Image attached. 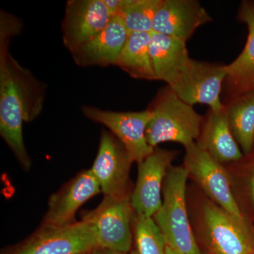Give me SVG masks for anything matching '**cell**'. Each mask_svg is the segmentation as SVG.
<instances>
[{
	"mask_svg": "<svg viewBox=\"0 0 254 254\" xmlns=\"http://www.w3.org/2000/svg\"><path fill=\"white\" fill-rule=\"evenodd\" d=\"M206 10L193 0H163L153 21L152 33L186 42L195 30L211 21Z\"/></svg>",
	"mask_w": 254,
	"mask_h": 254,
	"instance_id": "14",
	"label": "cell"
},
{
	"mask_svg": "<svg viewBox=\"0 0 254 254\" xmlns=\"http://www.w3.org/2000/svg\"><path fill=\"white\" fill-rule=\"evenodd\" d=\"M151 33H130L119 58V67L136 79L155 80L150 57Z\"/></svg>",
	"mask_w": 254,
	"mask_h": 254,
	"instance_id": "20",
	"label": "cell"
},
{
	"mask_svg": "<svg viewBox=\"0 0 254 254\" xmlns=\"http://www.w3.org/2000/svg\"><path fill=\"white\" fill-rule=\"evenodd\" d=\"M200 227L208 254H254V232L247 219L234 216L210 199L203 203Z\"/></svg>",
	"mask_w": 254,
	"mask_h": 254,
	"instance_id": "4",
	"label": "cell"
},
{
	"mask_svg": "<svg viewBox=\"0 0 254 254\" xmlns=\"http://www.w3.org/2000/svg\"><path fill=\"white\" fill-rule=\"evenodd\" d=\"M22 28L18 18L1 10L0 14V135L26 171L31 168L23 137V123L41 114L45 88L31 71L11 56L9 43Z\"/></svg>",
	"mask_w": 254,
	"mask_h": 254,
	"instance_id": "1",
	"label": "cell"
},
{
	"mask_svg": "<svg viewBox=\"0 0 254 254\" xmlns=\"http://www.w3.org/2000/svg\"><path fill=\"white\" fill-rule=\"evenodd\" d=\"M148 110L152 118L147 127L146 138L153 148L168 141L186 148L199 138L203 117L168 86L159 92Z\"/></svg>",
	"mask_w": 254,
	"mask_h": 254,
	"instance_id": "3",
	"label": "cell"
},
{
	"mask_svg": "<svg viewBox=\"0 0 254 254\" xmlns=\"http://www.w3.org/2000/svg\"><path fill=\"white\" fill-rule=\"evenodd\" d=\"M166 254H181L179 253V252H176V251L174 250L173 249L170 248V247H168V246L167 245Z\"/></svg>",
	"mask_w": 254,
	"mask_h": 254,
	"instance_id": "26",
	"label": "cell"
},
{
	"mask_svg": "<svg viewBox=\"0 0 254 254\" xmlns=\"http://www.w3.org/2000/svg\"><path fill=\"white\" fill-rule=\"evenodd\" d=\"M98 248L91 222L83 218L65 226H43L9 254H79Z\"/></svg>",
	"mask_w": 254,
	"mask_h": 254,
	"instance_id": "6",
	"label": "cell"
},
{
	"mask_svg": "<svg viewBox=\"0 0 254 254\" xmlns=\"http://www.w3.org/2000/svg\"><path fill=\"white\" fill-rule=\"evenodd\" d=\"M82 112L87 118L102 124L125 145L132 163H142L155 148L148 143L146 129L152 118L149 110L141 112L108 111L83 106Z\"/></svg>",
	"mask_w": 254,
	"mask_h": 254,
	"instance_id": "9",
	"label": "cell"
},
{
	"mask_svg": "<svg viewBox=\"0 0 254 254\" xmlns=\"http://www.w3.org/2000/svg\"><path fill=\"white\" fill-rule=\"evenodd\" d=\"M150 57L155 80L173 84L190 58L186 42L173 37L151 33Z\"/></svg>",
	"mask_w": 254,
	"mask_h": 254,
	"instance_id": "18",
	"label": "cell"
},
{
	"mask_svg": "<svg viewBox=\"0 0 254 254\" xmlns=\"http://www.w3.org/2000/svg\"><path fill=\"white\" fill-rule=\"evenodd\" d=\"M132 163L121 141L111 132L103 131L91 170L104 195L131 197L129 173Z\"/></svg>",
	"mask_w": 254,
	"mask_h": 254,
	"instance_id": "10",
	"label": "cell"
},
{
	"mask_svg": "<svg viewBox=\"0 0 254 254\" xmlns=\"http://www.w3.org/2000/svg\"><path fill=\"white\" fill-rule=\"evenodd\" d=\"M129 33L122 18L113 16L103 31L71 53V56L78 66H117Z\"/></svg>",
	"mask_w": 254,
	"mask_h": 254,
	"instance_id": "15",
	"label": "cell"
},
{
	"mask_svg": "<svg viewBox=\"0 0 254 254\" xmlns=\"http://www.w3.org/2000/svg\"><path fill=\"white\" fill-rule=\"evenodd\" d=\"M184 167L204 191L208 199L229 213L246 219L232 192L231 180L222 164L215 160L196 143L185 148Z\"/></svg>",
	"mask_w": 254,
	"mask_h": 254,
	"instance_id": "7",
	"label": "cell"
},
{
	"mask_svg": "<svg viewBox=\"0 0 254 254\" xmlns=\"http://www.w3.org/2000/svg\"><path fill=\"white\" fill-rule=\"evenodd\" d=\"M91 254V253H83V254Z\"/></svg>",
	"mask_w": 254,
	"mask_h": 254,
	"instance_id": "27",
	"label": "cell"
},
{
	"mask_svg": "<svg viewBox=\"0 0 254 254\" xmlns=\"http://www.w3.org/2000/svg\"><path fill=\"white\" fill-rule=\"evenodd\" d=\"M177 153L155 148L142 163L138 164L136 186L132 190V206L137 215L153 217L161 207L164 180Z\"/></svg>",
	"mask_w": 254,
	"mask_h": 254,
	"instance_id": "11",
	"label": "cell"
},
{
	"mask_svg": "<svg viewBox=\"0 0 254 254\" xmlns=\"http://www.w3.org/2000/svg\"><path fill=\"white\" fill-rule=\"evenodd\" d=\"M91 254H128V253L105 250V249L96 248L91 252Z\"/></svg>",
	"mask_w": 254,
	"mask_h": 254,
	"instance_id": "25",
	"label": "cell"
},
{
	"mask_svg": "<svg viewBox=\"0 0 254 254\" xmlns=\"http://www.w3.org/2000/svg\"><path fill=\"white\" fill-rule=\"evenodd\" d=\"M226 76V65L190 59L173 84L168 86L187 104L206 105L212 111H218L225 108L220 93Z\"/></svg>",
	"mask_w": 254,
	"mask_h": 254,
	"instance_id": "8",
	"label": "cell"
},
{
	"mask_svg": "<svg viewBox=\"0 0 254 254\" xmlns=\"http://www.w3.org/2000/svg\"><path fill=\"white\" fill-rule=\"evenodd\" d=\"M163 0H125L118 16L129 33H152L153 21Z\"/></svg>",
	"mask_w": 254,
	"mask_h": 254,
	"instance_id": "22",
	"label": "cell"
},
{
	"mask_svg": "<svg viewBox=\"0 0 254 254\" xmlns=\"http://www.w3.org/2000/svg\"><path fill=\"white\" fill-rule=\"evenodd\" d=\"M134 215L131 197L104 195L100 204L83 218L93 226L98 248L128 253L133 244Z\"/></svg>",
	"mask_w": 254,
	"mask_h": 254,
	"instance_id": "5",
	"label": "cell"
},
{
	"mask_svg": "<svg viewBox=\"0 0 254 254\" xmlns=\"http://www.w3.org/2000/svg\"><path fill=\"white\" fill-rule=\"evenodd\" d=\"M105 5L113 16H118L123 8L125 0H104Z\"/></svg>",
	"mask_w": 254,
	"mask_h": 254,
	"instance_id": "23",
	"label": "cell"
},
{
	"mask_svg": "<svg viewBox=\"0 0 254 254\" xmlns=\"http://www.w3.org/2000/svg\"><path fill=\"white\" fill-rule=\"evenodd\" d=\"M104 0H70L62 24L63 44L72 53L103 31L111 21Z\"/></svg>",
	"mask_w": 254,
	"mask_h": 254,
	"instance_id": "12",
	"label": "cell"
},
{
	"mask_svg": "<svg viewBox=\"0 0 254 254\" xmlns=\"http://www.w3.org/2000/svg\"><path fill=\"white\" fill-rule=\"evenodd\" d=\"M131 254H166L167 243L153 217L135 213Z\"/></svg>",
	"mask_w": 254,
	"mask_h": 254,
	"instance_id": "21",
	"label": "cell"
},
{
	"mask_svg": "<svg viewBox=\"0 0 254 254\" xmlns=\"http://www.w3.org/2000/svg\"><path fill=\"white\" fill-rule=\"evenodd\" d=\"M238 17L247 24L248 38L238 58L226 65L225 80L234 98L254 88V1H242Z\"/></svg>",
	"mask_w": 254,
	"mask_h": 254,
	"instance_id": "16",
	"label": "cell"
},
{
	"mask_svg": "<svg viewBox=\"0 0 254 254\" xmlns=\"http://www.w3.org/2000/svg\"><path fill=\"white\" fill-rule=\"evenodd\" d=\"M249 189H250L251 200H252V204H253L254 207V165L252 170V174L250 175Z\"/></svg>",
	"mask_w": 254,
	"mask_h": 254,
	"instance_id": "24",
	"label": "cell"
},
{
	"mask_svg": "<svg viewBox=\"0 0 254 254\" xmlns=\"http://www.w3.org/2000/svg\"><path fill=\"white\" fill-rule=\"evenodd\" d=\"M232 135L245 155L254 150V90L234 98L226 106Z\"/></svg>",
	"mask_w": 254,
	"mask_h": 254,
	"instance_id": "19",
	"label": "cell"
},
{
	"mask_svg": "<svg viewBox=\"0 0 254 254\" xmlns=\"http://www.w3.org/2000/svg\"><path fill=\"white\" fill-rule=\"evenodd\" d=\"M100 192L91 169L83 170L50 197L41 225L61 227L74 223L78 209Z\"/></svg>",
	"mask_w": 254,
	"mask_h": 254,
	"instance_id": "13",
	"label": "cell"
},
{
	"mask_svg": "<svg viewBox=\"0 0 254 254\" xmlns=\"http://www.w3.org/2000/svg\"></svg>",
	"mask_w": 254,
	"mask_h": 254,
	"instance_id": "28",
	"label": "cell"
},
{
	"mask_svg": "<svg viewBox=\"0 0 254 254\" xmlns=\"http://www.w3.org/2000/svg\"><path fill=\"white\" fill-rule=\"evenodd\" d=\"M196 144L222 165L243 158L230 130L226 106L218 111L210 110Z\"/></svg>",
	"mask_w": 254,
	"mask_h": 254,
	"instance_id": "17",
	"label": "cell"
},
{
	"mask_svg": "<svg viewBox=\"0 0 254 254\" xmlns=\"http://www.w3.org/2000/svg\"><path fill=\"white\" fill-rule=\"evenodd\" d=\"M188 171L184 166H171L164 180L163 203L153 218L167 245L181 254H202L192 231L186 200Z\"/></svg>",
	"mask_w": 254,
	"mask_h": 254,
	"instance_id": "2",
	"label": "cell"
}]
</instances>
